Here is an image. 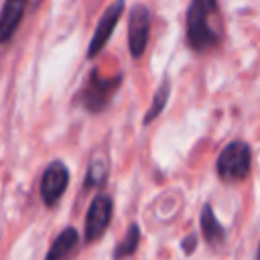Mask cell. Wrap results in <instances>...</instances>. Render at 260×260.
<instances>
[{
	"mask_svg": "<svg viewBox=\"0 0 260 260\" xmlns=\"http://www.w3.org/2000/svg\"><path fill=\"white\" fill-rule=\"evenodd\" d=\"M215 0H191L187 10V43L195 51H207L217 43L209 18L215 14Z\"/></svg>",
	"mask_w": 260,
	"mask_h": 260,
	"instance_id": "obj_1",
	"label": "cell"
},
{
	"mask_svg": "<svg viewBox=\"0 0 260 260\" xmlns=\"http://www.w3.org/2000/svg\"><path fill=\"white\" fill-rule=\"evenodd\" d=\"M250 162H252L250 146L238 140V142L228 144L221 150L217 158V173L225 181H240L250 175Z\"/></svg>",
	"mask_w": 260,
	"mask_h": 260,
	"instance_id": "obj_2",
	"label": "cell"
},
{
	"mask_svg": "<svg viewBox=\"0 0 260 260\" xmlns=\"http://www.w3.org/2000/svg\"><path fill=\"white\" fill-rule=\"evenodd\" d=\"M120 85V77H100L98 71H91V77H89V83L85 85V89L79 93L81 98V104L91 110V112H100L108 106V102L112 100L114 91L118 89Z\"/></svg>",
	"mask_w": 260,
	"mask_h": 260,
	"instance_id": "obj_3",
	"label": "cell"
},
{
	"mask_svg": "<svg viewBox=\"0 0 260 260\" xmlns=\"http://www.w3.org/2000/svg\"><path fill=\"white\" fill-rule=\"evenodd\" d=\"M150 35V10L144 4H136L128 18V49L132 57H142Z\"/></svg>",
	"mask_w": 260,
	"mask_h": 260,
	"instance_id": "obj_4",
	"label": "cell"
},
{
	"mask_svg": "<svg viewBox=\"0 0 260 260\" xmlns=\"http://www.w3.org/2000/svg\"><path fill=\"white\" fill-rule=\"evenodd\" d=\"M112 217V197L110 195H95L87 215H85V242H93L95 238H100Z\"/></svg>",
	"mask_w": 260,
	"mask_h": 260,
	"instance_id": "obj_5",
	"label": "cell"
},
{
	"mask_svg": "<svg viewBox=\"0 0 260 260\" xmlns=\"http://www.w3.org/2000/svg\"><path fill=\"white\" fill-rule=\"evenodd\" d=\"M69 183V171L61 160H53L45 173H43V181H41V195L43 201L47 205H55L59 201V197L63 195V191L67 189Z\"/></svg>",
	"mask_w": 260,
	"mask_h": 260,
	"instance_id": "obj_6",
	"label": "cell"
},
{
	"mask_svg": "<svg viewBox=\"0 0 260 260\" xmlns=\"http://www.w3.org/2000/svg\"><path fill=\"white\" fill-rule=\"evenodd\" d=\"M122 10H124V0H116L114 4H110L106 8V12L102 14V18L98 20V26L91 35V41H89V49H87V57H95L104 45L108 43L110 35L114 32L120 16H122Z\"/></svg>",
	"mask_w": 260,
	"mask_h": 260,
	"instance_id": "obj_7",
	"label": "cell"
},
{
	"mask_svg": "<svg viewBox=\"0 0 260 260\" xmlns=\"http://www.w3.org/2000/svg\"><path fill=\"white\" fill-rule=\"evenodd\" d=\"M26 2L28 0H4V8L0 12V43L10 41V37L16 32L24 16Z\"/></svg>",
	"mask_w": 260,
	"mask_h": 260,
	"instance_id": "obj_8",
	"label": "cell"
},
{
	"mask_svg": "<svg viewBox=\"0 0 260 260\" xmlns=\"http://www.w3.org/2000/svg\"><path fill=\"white\" fill-rule=\"evenodd\" d=\"M77 240H79L77 230L65 228V230L57 236V240L53 242V246H51V250L47 252V258H45V260H67L69 254L73 252Z\"/></svg>",
	"mask_w": 260,
	"mask_h": 260,
	"instance_id": "obj_9",
	"label": "cell"
},
{
	"mask_svg": "<svg viewBox=\"0 0 260 260\" xmlns=\"http://www.w3.org/2000/svg\"><path fill=\"white\" fill-rule=\"evenodd\" d=\"M201 232L211 246H219L225 240V230L221 228V223L217 221V217L209 205H205L201 211Z\"/></svg>",
	"mask_w": 260,
	"mask_h": 260,
	"instance_id": "obj_10",
	"label": "cell"
},
{
	"mask_svg": "<svg viewBox=\"0 0 260 260\" xmlns=\"http://www.w3.org/2000/svg\"><path fill=\"white\" fill-rule=\"evenodd\" d=\"M169 91H171V85H169V81H162L160 85H158V89H156V93H154V100H152V106H150V110L146 112V116H144V124H148V122H152L160 112H162V108L167 106V100H169Z\"/></svg>",
	"mask_w": 260,
	"mask_h": 260,
	"instance_id": "obj_11",
	"label": "cell"
},
{
	"mask_svg": "<svg viewBox=\"0 0 260 260\" xmlns=\"http://www.w3.org/2000/svg\"><path fill=\"white\" fill-rule=\"evenodd\" d=\"M138 240H140L138 225H130V228H128V232H126V236H124V240H122V242H120V246L116 248L114 258H116V260H120V258H124V256L134 254V250H136V246H138Z\"/></svg>",
	"mask_w": 260,
	"mask_h": 260,
	"instance_id": "obj_12",
	"label": "cell"
},
{
	"mask_svg": "<svg viewBox=\"0 0 260 260\" xmlns=\"http://www.w3.org/2000/svg\"><path fill=\"white\" fill-rule=\"evenodd\" d=\"M104 175H106V165L102 160H93L91 167H89V175H87V187L102 183L104 181Z\"/></svg>",
	"mask_w": 260,
	"mask_h": 260,
	"instance_id": "obj_13",
	"label": "cell"
},
{
	"mask_svg": "<svg viewBox=\"0 0 260 260\" xmlns=\"http://www.w3.org/2000/svg\"><path fill=\"white\" fill-rule=\"evenodd\" d=\"M195 246H197V238L191 234V236H187L185 240H183V250L187 252V254H191L193 250H195Z\"/></svg>",
	"mask_w": 260,
	"mask_h": 260,
	"instance_id": "obj_14",
	"label": "cell"
}]
</instances>
